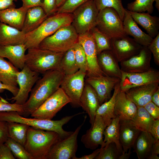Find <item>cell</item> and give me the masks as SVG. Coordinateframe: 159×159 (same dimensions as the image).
I'll return each instance as SVG.
<instances>
[{"label":"cell","mask_w":159,"mask_h":159,"mask_svg":"<svg viewBox=\"0 0 159 159\" xmlns=\"http://www.w3.org/2000/svg\"><path fill=\"white\" fill-rule=\"evenodd\" d=\"M37 81L23 105L25 115L31 114L60 87L64 76L60 69L48 71Z\"/></svg>","instance_id":"cell-1"},{"label":"cell","mask_w":159,"mask_h":159,"mask_svg":"<svg viewBox=\"0 0 159 159\" xmlns=\"http://www.w3.org/2000/svg\"><path fill=\"white\" fill-rule=\"evenodd\" d=\"M80 112L66 116L58 120L24 117L15 111L0 112V120L7 122H14L26 125L34 128L55 132L61 139L70 135L73 132L67 131L63 128V126Z\"/></svg>","instance_id":"cell-2"},{"label":"cell","mask_w":159,"mask_h":159,"mask_svg":"<svg viewBox=\"0 0 159 159\" xmlns=\"http://www.w3.org/2000/svg\"><path fill=\"white\" fill-rule=\"evenodd\" d=\"M61 139L55 132L29 126L24 147L33 159H47L51 148Z\"/></svg>","instance_id":"cell-3"},{"label":"cell","mask_w":159,"mask_h":159,"mask_svg":"<svg viewBox=\"0 0 159 159\" xmlns=\"http://www.w3.org/2000/svg\"><path fill=\"white\" fill-rule=\"evenodd\" d=\"M72 13H55L48 16L37 29L26 34L24 43L27 49L38 47L42 41L59 28L71 24Z\"/></svg>","instance_id":"cell-4"},{"label":"cell","mask_w":159,"mask_h":159,"mask_svg":"<svg viewBox=\"0 0 159 159\" xmlns=\"http://www.w3.org/2000/svg\"><path fill=\"white\" fill-rule=\"evenodd\" d=\"M64 53H57L39 47L28 49L25 65L31 70L39 74L53 69H60Z\"/></svg>","instance_id":"cell-5"},{"label":"cell","mask_w":159,"mask_h":159,"mask_svg":"<svg viewBox=\"0 0 159 159\" xmlns=\"http://www.w3.org/2000/svg\"><path fill=\"white\" fill-rule=\"evenodd\" d=\"M78 35L72 24L62 27L43 40L39 47L55 52L64 53L73 48L78 42Z\"/></svg>","instance_id":"cell-6"},{"label":"cell","mask_w":159,"mask_h":159,"mask_svg":"<svg viewBox=\"0 0 159 159\" xmlns=\"http://www.w3.org/2000/svg\"><path fill=\"white\" fill-rule=\"evenodd\" d=\"M99 13L94 0L88 1L72 12L71 24L78 34L88 32L96 26Z\"/></svg>","instance_id":"cell-7"},{"label":"cell","mask_w":159,"mask_h":159,"mask_svg":"<svg viewBox=\"0 0 159 159\" xmlns=\"http://www.w3.org/2000/svg\"><path fill=\"white\" fill-rule=\"evenodd\" d=\"M96 27L111 39L127 35L124 29L123 21L112 8L106 7L99 11Z\"/></svg>","instance_id":"cell-8"},{"label":"cell","mask_w":159,"mask_h":159,"mask_svg":"<svg viewBox=\"0 0 159 159\" xmlns=\"http://www.w3.org/2000/svg\"><path fill=\"white\" fill-rule=\"evenodd\" d=\"M70 101L60 87L31 114L33 117L52 120Z\"/></svg>","instance_id":"cell-9"},{"label":"cell","mask_w":159,"mask_h":159,"mask_svg":"<svg viewBox=\"0 0 159 159\" xmlns=\"http://www.w3.org/2000/svg\"><path fill=\"white\" fill-rule=\"evenodd\" d=\"M86 118L85 116L83 123L70 135L60 139L55 143L49 153L47 159H75L78 147V136Z\"/></svg>","instance_id":"cell-10"},{"label":"cell","mask_w":159,"mask_h":159,"mask_svg":"<svg viewBox=\"0 0 159 159\" xmlns=\"http://www.w3.org/2000/svg\"><path fill=\"white\" fill-rule=\"evenodd\" d=\"M86 73L80 70L73 74L64 75L60 87L74 107H80V99L85 84Z\"/></svg>","instance_id":"cell-11"},{"label":"cell","mask_w":159,"mask_h":159,"mask_svg":"<svg viewBox=\"0 0 159 159\" xmlns=\"http://www.w3.org/2000/svg\"><path fill=\"white\" fill-rule=\"evenodd\" d=\"M78 42L83 47L86 55L87 77L105 75L98 64L97 47L90 31L79 34Z\"/></svg>","instance_id":"cell-12"},{"label":"cell","mask_w":159,"mask_h":159,"mask_svg":"<svg viewBox=\"0 0 159 159\" xmlns=\"http://www.w3.org/2000/svg\"><path fill=\"white\" fill-rule=\"evenodd\" d=\"M39 73L31 70L26 65L16 74L17 82L19 91L17 95L8 100L23 105L27 100L29 93L33 87L40 77Z\"/></svg>","instance_id":"cell-13"},{"label":"cell","mask_w":159,"mask_h":159,"mask_svg":"<svg viewBox=\"0 0 159 159\" xmlns=\"http://www.w3.org/2000/svg\"><path fill=\"white\" fill-rule=\"evenodd\" d=\"M154 82L159 83V71L151 67L148 71L140 73L122 71L119 85L120 91L125 92L132 88Z\"/></svg>","instance_id":"cell-14"},{"label":"cell","mask_w":159,"mask_h":159,"mask_svg":"<svg viewBox=\"0 0 159 159\" xmlns=\"http://www.w3.org/2000/svg\"><path fill=\"white\" fill-rule=\"evenodd\" d=\"M152 53L148 46H143L138 53L120 62L122 72L129 73H140L150 70Z\"/></svg>","instance_id":"cell-15"},{"label":"cell","mask_w":159,"mask_h":159,"mask_svg":"<svg viewBox=\"0 0 159 159\" xmlns=\"http://www.w3.org/2000/svg\"><path fill=\"white\" fill-rule=\"evenodd\" d=\"M143 47L128 35L111 39V50L119 62L138 54Z\"/></svg>","instance_id":"cell-16"},{"label":"cell","mask_w":159,"mask_h":159,"mask_svg":"<svg viewBox=\"0 0 159 159\" xmlns=\"http://www.w3.org/2000/svg\"><path fill=\"white\" fill-rule=\"evenodd\" d=\"M120 80L118 78L103 75L87 77L85 81L95 91L100 105L110 98L112 91Z\"/></svg>","instance_id":"cell-17"},{"label":"cell","mask_w":159,"mask_h":159,"mask_svg":"<svg viewBox=\"0 0 159 159\" xmlns=\"http://www.w3.org/2000/svg\"><path fill=\"white\" fill-rule=\"evenodd\" d=\"M107 126L99 116L96 115L93 125L82 135L81 141L87 148L96 149L103 141L104 131Z\"/></svg>","instance_id":"cell-18"},{"label":"cell","mask_w":159,"mask_h":159,"mask_svg":"<svg viewBox=\"0 0 159 159\" xmlns=\"http://www.w3.org/2000/svg\"><path fill=\"white\" fill-rule=\"evenodd\" d=\"M159 82H154L137 86L126 91L127 95L138 107H144L151 101L153 93L159 88Z\"/></svg>","instance_id":"cell-19"},{"label":"cell","mask_w":159,"mask_h":159,"mask_svg":"<svg viewBox=\"0 0 159 159\" xmlns=\"http://www.w3.org/2000/svg\"><path fill=\"white\" fill-rule=\"evenodd\" d=\"M137 106L127 96L125 92L120 90L116 97L114 112L120 120H132L136 116Z\"/></svg>","instance_id":"cell-20"},{"label":"cell","mask_w":159,"mask_h":159,"mask_svg":"<svg viewBox=\"0 0 159 159\" xmlns=\"http://www.w3.org/2000/svg\"><path fill=\"white\" fill-rule=\"evenodd\" d=\"M80 107L88 115L90 122L92 126L94 121L97 111L100 104L95 91L90 85L85 82L80 99Z\"/></svg>","instance_id":"cell-21"},{"label":"cell","mask_w":159,"mask_h":159,"mask_svg":"<svg viewBox=\"0 0 159 159\" xmlns=\"http://www.w3.org/2000/svg\"><path fill=\"white\" fill-rule=\"evenodd\" d=\"M97 57L99 65L105 75L121 79L122 71L111 50L102 51Z\"/></svg>","instance_id":"cell-22"},{"label":"cell","mask_w":159,"mask_h":159,"mask_svg":"<svg viewBox=\"0 0 159 159\" xmlns=\"http://www.w3.org/2000/svg\"><path fill=\"white\" fill-rule=\"evenodd\" d=\"M119 125V140L123 153L131 149L141 131L134 125L131 120H120Z\"/></svg>","instance_id":"cell-23"},{"label":"cell","mask_w":159,"mask_h":159,"mask_svg":"<svg viewBox=\"0 0 159 159\" xmlns=\"http://www.w3.org/2000/svg\"><path fill=\"white\" fill-rule=\"evenodd\" d=\"M26 50L24 44L0 45V56L8 59L14 67L21 70L25 65V52Z\"/></svg>","instance_id":"cell-24"},{"label":"cell","mask_w":159,"mask_h":159,"mask_svg":"<svg viewBox=\"0 0 159 159\" xmlns=\"http://www.w3.org/2000/svg\"><path fill=\"white\" fill-rule=\"evenodd\" d=\"M124 30L127 35H130L142 46H148L153 38L143 31L133 19L128 11L125 9L123 20Z\"/></svg>","instance_id":"cell-25"},{"label":"cell","mask_w":159,"mask_h":159,"mask_svg":"<svg viewBox=\"0 0 159 159\" xmlns=\"http://www.w3.org/2000/svg\"><path fill=\"white\" fill-rule=\"evenodd\" d=\"M28 8L22 6L0 11V22L21 30Z\"/></svg>","instance_id":"cell-26"},{"label":"cell","mask_w":159,"mask_h":159,"mask_svg":"<svg viewBox=\"0 0 159 159\" xmlns=\"http://www.w3.org/2000/svg\"><path fill=\"white\" fill-rule=\"evenodd\" d=\"M25 35L21 30L0 22V45L24 44Z\"/></svg>","instance_id":"cell-27"},{"label":"cell","mask_w":159,"mask_h":159,"mask_svg":"<svg viewBox=\"0 0 159 159\" xmlns=\"http://www.w3.org/2000/svg\"><path fill=\"white\" fill-rule=\"evenodd\" d=\"M128 11L135 22L142 26L153 38L159 33L158 17L152 16L148 13Z\"/></svg>","instance_id":"cell-28"},{"label":"cell","mask_w":159,"mask_h":159,"mask_svg":"<svg viewBox=\"0 0 159 159\" xmlns=\"http://www.w3.org/2000/svg\"><path fill=\"white\" fill-rule=\"evenodd\" d=\"M48 17L42 8L37 6L27 11L21 31L25 34L37 29Z\"/></svg>","instance_id":"cell-29"},{"label":"cell","mask_w":159,"mask_h":159,"mask_svg":"<svg viewBox=\"0 0 159 159\" xmlns=\"http://www.w3.org/2000/svg\"><path fill=\"white\" fill-rule=\"evenodd\" d=\"M112 96L108 101L101 104L98 108L96 115L100 116L106 126L116 117L114 112L117 95L120 90L119 82L115 86Z\"/></svg>","instance_id":"cell-30"},{"label":"cell","mask_w":159,"mask_h":159,"mask_svg":"<svg viewBox=\"0 0 159 159\" xmlns=\"http://www.w3.org/2000/svg\"><path fill=\"white\" fill-rule=\"evenodd\" d=\"M155 140L148 132L141 131L132 147L139 159H145L149 155Z\"/></svg>","instance_id":"cell-31"},{"label":"cell","mask_w":159,"mask_h":159,"mask_svg":"<svg viewBox=\"0 0 159 159\" xmlns=\"http://www.w3.org/2000/svg\"><path fill=\"white\" fill-rule=\"evenodd\" d=\"M19 69L0 56V81L4 84L17 87L16 74Z\"/></svg>","instance_id":"cell-32"},{"label":"cell","mask_w":159,"mask_h":159,"mask_svg":"<svg viewBox=\"0 0 159 159\" xmlns=\"http://www.w3.org/2000/svg\"><path fill=\"white\" fill-rule=\"evenodd\" d=\"M120 120L119 118L116 117L106 127L103 132L104 138L103 143L101 148H103L110 143H113L118 150L122 153L123 149L119 140Z\"/></svg>","instance_id":"cell-33"},{"label":"cell","mask_w":159,"mask_h":159,"mask_svg":"<svg viewBox=\"0 0 159 159\" xmlns=\"http://www.w3.org/2000/svg\"><path fill=\"white\" fill-rule=\"evenodd\" d=\"M8 137L24 147L29 126L22 123L7 122Z\"/></svg>","instance_id":"cell-34"},{"label":"cell","mask_w":159,"mask_h":159,"mask_svg":"<svg viewBox=\"0 0 159 159\" xmlns=\"http://www.w3.org/2000/svg\"><path fill=\"white\" fill-rule=\"evenodd\" d=\"M154 120L143 107L137 106L136 115L131 120L141 131L148 132Z\"/></svg>","instance_id":"cell-35"},{"label":"cell","mask_w":159,"mask_h":159,"mask_svg":"<svg viewBox=\"0 0 159 159\" xmlns=\"http://www.w3.org/2000/svg\"><path fill=\"white\" fill-rule=\"evenodd\" d=\"M60 69L65 75L73 74L79 70L75 60L73 48L64 53L61 62Z\"/></svg>","instance_id":"cell-36"},{"label":"cell","mask_w":159,"mask_h":159,"mask_svg":"<svg viewBox=\"0 0 159 159\" xmlns=\"http://www.w3.org/2000/svg\"><path fill=\"white\" fill-rule=\"evenodd\" d=\"M96 45L97 54L103 51L111 50V39L96 26L90 31Z\"/></svg>","instance_id":"cell-37"},{"label":"cell","mask_w":159,"mask_h":159,"mask_svg":"<svg viewBox=\"0 0 159 159\" xmlns=\"http://www.w3.org/2000/svg\"><path fill=\"white\" fill-rule=\"evenodd\" d=\"M99 11L106 7L112 8L117 12L123 21L125 9L123 6L122 0H93Z\"/></svg>","instance_id":"cell-38"},{"label":"cell","mask_w":159,"mask_h":159,"mask_svg":"<svg viewBox=\"0 0 159 159\" xmlns=\"http://www.w3.org/2000/svg\"><path fill=\"white\" fill-rule=\"evenodd\" d=\"M155 0H135L129 3L127 5V9L130 11L139 13L147 11L152 14L154 11L153 3Z\"/></svg>","instance_id":"cell-39"},{"label":"cell","mask_w":159,"mask_h":159,"mask_svg":"<svg viewBox=\"0 0 159 159\" xmlns=\"http://www.w3.org/2000/svg\"><path fill=\"white\" fill-rule=\"evenodd\" d=\"M10 149L16 158L33 159L22 145L8 137L4 143Z\"/></svg>","instance_id":"cell-40"},{"label":"cell","mask_w":159,"mask_h":159,"mask_svg":"<svg viewBox=\"0 0 159 159\" xmlns=\"http://www.w3.org/2000/svg\"><path fill=\"white\" fill-rule=\"evenodd\" d=\"M122 154L115 143H112L103 148H100V152L95 159H119Z\"/></svg>","instance_id":"cell-41"},{"label":"cell","mask_w":159,"mask_h":159,"mask_svg":"<svg viewBox=\"0 0 159 159\" xmlns=\"http://www.w3.org/2000/svg\"><path fill=\"white\" fill-rule=\"evenodd\" d=\"M73 48L75 60L79 69L86 73L87 69V62L83 47L78 42L75 44Z\"/></svg>","instance_id":"cell-42"},{"label":"cell","mask_w":159,"mask_h":159,"mask_svg":"<svg viewBox=\"0 0 159 159\" xmlns=\"http://www.w3.org/2000/svg\"><path fill=\"white\" fill-rule=\"evenodd\" d=\"M92 0H66L59 7L56 13H72L79 6L85 3Z\"/></svg>","instance_id":"cell-43"},{"label":"cell","mask_w":159,"mask_h":159,"mask_svg":"<svg viewBox=\"0 0 159 159\" xmlns=\"http://www.w3.org/2000/svg\"><path fill=\"white\" fill-rule=\"evenodd\" d=\"M15 111L21 115H25L23 105L10 103L0 96V112Z\"/></svg>","instance_id":"cell-44"},{"label":"cell","mask_w":159,"mask_h":159,"mask_svg":"<svg viewBox=\"0 0 159 159\" xmlns=\"http://www.w3.org/2000/svg\"><path fill=\"white\" fill-rule=\"evenodd\" d=\"M153 54L154 61L157 65H159V33L154 38L148 46Z\"/></svg>","instance_id":"cell-45"},{"label":"cell","mask_w":159,"mask_h":159,"mask_svg":"<svg viewBox=\"0 0 159 159\" xmlns=\"http://www.w3.org/2000/svg\"><path fill=\"white\" fill-rule=\"evenodd\" d=\"M48 16L56 13L57 10L56 0H43L42 7Z\"/></svg>","instance_id":"cell-46"},{"label":"cell","mask_w":159,"mask_h":159,"mask_svg":"<svg viewBox=\"0 0 159 159\" xmlns=\"http://www.w3.org/2000/svg\"><path fill=\"white\" fill-rule=\"evenodd\" d=\"M143 107L154 120L159 119V107L151 101Z\"/></svg>","instance_id":"cell-47"},{"label":"cell","mask_w":159,"mask_h":159,"mask_svg":"<svg viewBox=\"0 0 159 159\" xmlns=\"http://www.w3.org/2000/svg\"><path fill=\"white\" fill-rule=\"evenodd\" d=\"M8 137L7 122L0 120V145L4 143Z\"/></svg>","instance_id":"cell-48"},{"label":"cell","mask_w":159,"mask_h":159,"mask_svg":"<svg viewBox=\"0 0 159 159\" xmlns=\"http://www.w3.org/2000/svg\"><path fill=\"white\" fill-rule=\"evenodd\" d=\"M9 148L4 143L0 145V159H15Z\"/></svg>","instance_id":"cell-49"},{"label":"cell","mask_w":159,"mask_h":159,"mask_svg":"<svg viewBox=\"0 0 159 159\" xmlns=\"http://www.w3.org/2000/svg\"><path fill=\"white\" fill-rule=\"evenodd\" d=\"M148 132L155 141L159 140V119L154 120Z\"/></svg>","instance_id":"cell-50"},{"label":"cell","mask_w":159,"mask_h":159,"mask_svg":"<svg viewBox=\"0 0 159 159\" xmlns=\"http://www.w3.org/2000/svg\"><path fill=\"white\" fill-rule=\"evenodd\" d=\"M159 140L155 141L151 148L150 153L147 157L148 159H159Z\"/></svg>","instance_id":"cell-51"},{"label":"cell","mask_w":159,"mask_h":159,"mask_svg":"<svg viewBox=\"0 0 159 159\" xmlns=\"http://www.w3.org/2000/svg\"><path fill=\"white\" fill-rule=\"evenodd\" d=\"M22 6L29 8L37 6L42 7L43 0H21Z\"/></svg>","instance_id":"cell-52"},{"label":"cell","mask_w":159,"mask_h":159,"mask_svg":"<svg viewBox=\"0 0 159 159\" xmlns=\"http://www.w3.org/2000/svg\"><path fill=\"white\" fill-rule=\"evenodd\" d=\"M16 0H0V11L9 8H15L14 1Z\"/></svg>","instance_id":"cell-53"},{"label":"cell","mask_w":159,"mask_h":159,"mask_svg":"<svg viewBox=\"0 0 159 159\" xmlns=\"http://www.w3.org/2000/svg\"><path fill=\"white\" fill-rule=\"evenodd\" d=\"M0 90H7L10 92L12 94L13 96H15L18 93L19 88L17 87L12 86L5 85L0 81Z\"/></svg>","instance_id":"cell-54"},{"label":"cell","mask_w":159,"mask_h":159,"mask_svg":"<svg viewBox=\"0 0 159 159\" xmlns=\"http://www.w3.org/2000/svg\"><path fill=\"white\" fill-rule=\"evenodd\" d=\"M100 150V148L96 149L92 153L85 155L80 158L76 157L75 159H95L98 155Z\"/></svg>","instance_id":"cell-55"},{"label":"cell","mask_w":159,"mask_h":159,"mask_svg":"<svg viewBox=\"0 0 159 159\" xmlns=\"http://www.w3.org/2000/svg\"><path fill=\"white\" fill-rule=\"evenodd\" d=\"M151 101L157 106L159 107V88L153 94Z\"/></svg>","instance_id":"cell-56"},{"label":"cell","mask_w":159,"mask_h":159,"mask_svg":"<svg viewBox=\"0 0 159 159\" xmlns=\"http://www.w3.org/2000/svg\"><path fill=\"white\" fill-rule=\"evenodd\" d=\"M131 149H129L128 153L127 152L122 153L120 156L119 159H128L131 154Z\"/></svg>","instance_id":"cell-57"},{"label":"cell","mask_w":159,"mask_h":159,"mask_svg":"<svg viewBox=\"0 0 159 159\" xmlns=\"http://www.w3.org/2000/svg\"><path fill=\"white\" fill-rule=\"evenodd\" d=\"M66 0H56V4L57 8L59 7L62 5Z\"/></svg>","instance_id":"cell-58"},{"label":"cell","mask_w":159,"mask_h":159,"mask_svg":"<svg viewBox=\"0 0 159 159\" xmlns=\"http://www.w3.org/2000/svg\"><path fill=\"white\" fill-rule=\"evenodd\" d=\"M155 6L158 10L159 11V0H155Z\"/></svg>","instance_id":"cell-59"},{"label":"cell","mask_w":159,"mask_h":159,"mask_svg":"<svg viewBox=\"0 0 159 159\" xmlns=\"http://www.w3.org/2000/svg\"><path fill=\"white\" fill-rule=\"evenodd\" d=\"M4 90H0V93H2V92H4Z\"/></svg>","instance_id":"cell-60"}]
</instances>
